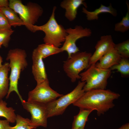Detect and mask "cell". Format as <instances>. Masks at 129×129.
I'll list each match as a JSON object with an SVG mask.
<instances>
[{"instance_id": "11", "label": "cell", "mask_w": 129, "mask_h": 129, "mask_svg": "<svg viewBox=\"0 0 129 129\" xmlns=\"http://www.w3.org/2000/svg\"><path fill=\"white\" fill-rule=\"evenodd\" d=\"M115 44L111 35L102 36L95 45V51L90 58L89 66L95 64L102 56L113 49Z\"/></svg>"}, {"instance_id": "22", "label": "cell", "mask_w": 129, "mask_h": 129, "mask_svg": "<svg viewBox=\"0 0 129 129\" xmlns=\"http://www.w3.org/2000/svg\"><path fill=\"white\" fill-rule=\"evenodd\" d=\"M126 3L127 8V12L121 20L115 24L114 30L116 31L124 32L129 29V4L128 1L126 2Z\"/></svg>"}, {"instance_id": "12", "label": "cell", "mask_w": 129, "mask_h": 129, "mask_svg": "<svg viewBox=\"0 0 129 129\" xmlns=\"http://www.w3.org/2000/svg\"><path fill=\"white\" fill-rule=\"evenodd\" d=\"M32 73L37 84H39L48 80L43 58L35 49L32 52Z\"/></svg>"}, {"instance_id": "16", "label": "cell", "mask_w": 129, "mask_h": 129, "mask_svg": "<svg viewBox=\"0 0 129 129\" xmlns=\"http://www.w3.org/2000/svg\"><path fill=\"white\" fill-rule=\"evenodd\" d=\"M9 63H5L0 69V100L6 96L9 90Z\"/></svg>"}, {"instance_id": "8", "label": "cell", "mask_w": 129, "mask_h": 129, "mask_svg": "<svg viewBox=\"0 0 129 129\" xmlns=\"http://www.w3.org/2000/svg\"><path fill=\"white\" fill-rule=\"evenodd\" d=\"M66 30L67 34L62 46L60 48L61 52H67L69 58L71 54L80 51L76 44L77 41L81 38L90 36L92 31L89 28H84L79 25L76 26L74 28H70Z\"/></svg>"}, {"instance_id": "20", "label": "cell", "mask_w": 129, "mask_h": 129, "mask_svg": "<svg viewBox=\"0 0 129 129\" xmlns=\"http://www.w3.org/2000/svg\"><path fill=\"white\" fill-rule=\"evenodd\" d=\"M7 103L2 99L0 100V117L5 118L10 123L16 122V115L15 110L11 107H8Z\"/></svg>"}, {"instance_id": "7", "label": "cell", "mask_w": 129, "mask_h": 129, "mask_svg": "<svg viewBox=\"0 0 129 129\" xmlns=\"http://www.w3.org/2000/svg\"><path fill=\"white\" fill-rule=\"evenodd\" d=\"M91 55L90 53L79 52L71 54L70 58L64 62V70L72 82H74L80 79V72L89 67Z\"/></svg>"}, {"instance_id": "28", "label": "cell", "mask_w": 129, "mask_h": 129, "mask_svg": "<svg viewBox=\"0 0 129 129\" xmlns=\"http://www.w3.org/2000/svg\"><path fill=\"white\" fill-rule=\"evenodd\" d=\"M9 7V1L7 0H0V7Z\"/></svg>"}, {"instance_id": "26", "label": "cell", "mask_w": 129, "mask_h": 129, "mask_svg": "<svg viewBox=\"0 0 129 129\" xmlns=\"http://www.w3.org/2000/svg\"><path fill=\"white\" fill-rule=\"evenodd\" d=\"M0 29L12 30L6 17L0 11Z\"/></svg>"}, {"instance_id": "23", "label": "cell", "mask_w": 129, "mask_h": 129, "mask_svg": "<svg viewBox=\"0 0 129 129\" xmlns=\"http://www.w3.org/2000/svg\"><path fill=\"white\" fill-rule=\"evenodd\" d=\"M16 125L11 127L9 129H34L30 119L25 118L17 114L16 118Z\"/></svg>"}, {"instance_id": "24", "label": "cell", "mask_w": 129, "mask_h": 129, "mask_svg": "<svg viewBox=\"0 0 129 129\" xmlns=\"http://www.w3.org/2000/svg\"><path fill=\"white\" fill-rule=\"evenodd\" d=\"M114 48L122 58L129 57V40L128 39L117 44H115Z\"/></svg>"}, {"instance_id": "1", "label": "cell", "mask_w": 129, "mask_h": 129, "mask_svg": "<svg viewBox=\"0 0 129 129\" xmlns=\"http://www.w3.org/2000/svg\"><path fill=\"white\" fill-rule=\"evenodd\" d=\"M120 96L109 90L92 89L85 92L73 104L80 108L96 110L100 116L113 108V101Z\"/></svg>"}, {"instance_id": "10", "label": "cell", "mask_w": 129, "mask_h": 129, "mask_svg": "<svg viewBox=\"0 0 129 129\" xmlns=\"http://www.w3.org/2000/svg\"><path fill=\"white\" fill-rule=\"evenodd\" d=\"M21 102L24 108L31 114V122L34 129L40 126L47 127L48 118L45 104L24 100Z\"/></svg>"}, {"instance_id": "31", "label": "cell", "mask_w": 129, "mask_h": 129, "mask_svg": "<svg viewBox=\"0 0 129 129\" xmlns=\"http://www.w3.org/2000/svg\"><path fill=\"white\" fill-rule=\"evenodd\" d=\"M73 129H84V127H81L75 128Z\"/></svg>"}, {"instance_id": "19", "label": "cell", "mask_w": 129, "mask_h": 129, "mask_svg": "<svg viewBox=\"0 0 129 129\" xmlns=\"http://www.w3.org/2000/svg\"><path fill=\"white\" fill-rule=\"evenodd\" d=\"M35 49L43 59L61 52L60 48L45 43L39 45Z\"/></svg>"}, {"instance_id": "29", "label": "cell", "mask_w": 129, "mask_h": 129, "mask_svg": "<svg viewBox=\"0 0 129 129\" xmlns=\"http://www.w3.org/2000/svg\"><path fill=\"white\" fill-rule=\"evenodd\" d=\"M116 129H129V124L127 123L124 124L120 128Z\"/></svg>"}, {"instance_id": "6", "label": "cell", "mask_w": 129, "mask_h": 129, "mask_svg": "<svg viewBox=\"0 0 129 129\" xmlns=\"http://www.w3.org/2000/svg\"><path fill=\"white\" fill-rule=\"evenodd\" d=\"M85 83V82L79 81L70 92L45 104L48 118L62 114L69 105L80 98L85 92L83 87Z\"/></svg>"}, {"instance_id": "32", "label": "cell", "mask_w": 129, "mask_h": 129, "mask_svg": "<svg viewBox=\"0 0 129 129\" xmlns=\"http://www.w3.org/2000/svg\"><path fill=\"white\" fill-rule=\"evenodd\" d=\"M1 45H2L1 44H0V48L1 47Z\"/></svg>"}, {"instance_id": "9", "label": "cell", "mask_w": 129, "mask_h": 129, "mask_svg": "<svg viewBox=\"0 0 129 129\" xmlns=\"http://www.w3.org/2000/svg\"><path fill=\"white\" fill-rule=\"evenodd\" d=\"M63 95L60 94L50 86L47 80L39 84L29 91L27 101L46 104L56 99Z\"/></svg>"}, {"instance_id": "30", "label": "cell", "mask_w": 129, "mask_h": 129, "mask_svg": "<svg viewBox=\"0 0 129 129\" xmlns=\"http://www.w3.org/2000/svg\"><path fill=\"white\" fill-rule=\"evenodd\" d=\"M2 58L1 56H0V69L2 66L3 65L2 64Z\"/></svg>"}, {"instance_id": "15", "label": "cell", "mask_w": 129, "mask_h": 129, "mask_svg": "<svg viewBox=\"0 0 129 129\" xmlns=\"http://www.w3.org/2000/svg\"><path fill=\"white\" fill-rule=\"evenodd\" d=\"M82 12L86 14L88 20L90 21L98 20L99 15L102 13H109L114 16H116L117 14L116 10L113 7L111 3L108 6L101 4L99 7L93 11H89L83 7Z\"/></svg>"}, {"instance_id": "4", "label": "cell", "mask_w": 129, "mask_h": 129, "mask_svg": "<svg viewBox=\"0 0 129 129\" xmlns=\"http://www.w3.org/2000/svg\"><path fill=\"white\" fill-rule=\"evenodd\" d=\"M111 71L110 69L97 67L95 64L90 65L86 71L80 74L81 81L86 83L83 87L85 91L92 89H106Z\"/></svg>"}, {"instance_id": "27", "label": "cell", "mask_w": 129, "mask_h": 129, "mask_svg": "<svg viewBox=\"0 0 129 129\" xmlns=\"http://www.w3.org/2000/svg\"><path fill=\"white\" fill-rule=\"evenodd\" d=\"M11 127L10 122L6 119L0 120V129H9Z\"/></svg>"}, {"instance_id": "18", "label": "cell", "mask_w": 129, "mask_h": 129, "mask_svg": "<svg viewBox=\"0 0 129 129\" xmlns=\"http://www.w3.org/2000/svg\"><path fill=\"white\" fill-rule=\"evenodd\" d=\"M78 113L74 116L72 124V129L84 127L86 123L88 121V117L93 110H91L80 108Z\"/></svg>"}, {"instance_id": "25", "label": "cell", "mask_w": 129, "mask_h": 129, "mask_svg": "<svg viewBox=\"0 0 129 129\" xmlns=\"http://www.w3.org/2000/svg\"><path fill=\"white\" fill-rule=\"evenodd\" d=\"M13 32L12 30L0 29V44L5 47H7L11 36Z\"/></svg>"}, {"instance_id": "5", "label": "cell", "mask_w": 129, "mask_h": 129, "mask_svg": "<svg viewBox=\"0 0 129 129\" xmlns=\"http://www.w3.org/2000/svg\"><path fill=\"white\" fill-rule=\"evenodd\" d=\"M9 1V7L19 14L24 25L32 32V26L37 22L43 13L41 6L32 2L25 5L19 0H10Z\"/></svg>"}, {"instance_id": "2", "label": "cell", "mask_w": 129, "mask_h": 129, "mask_svg": "<svg viewBox=\"0 0 129 129\" xmlns=\"http://www.w3.org/2000/svg\"><path fill=\"white\" fill-rule=\"evenodd\" d=\"M27 56L25 51L22 49L15 48L11 49L8 52L6 59L10 61L11 72L9 78V89L6 98H8L11 93L14 91L17 94L21 102L23 100L19 93L18 85L21 73L27 65Z\"/></svg>"}, {"instance_id": "17", "label": "cell", "mask_w": 129, "mask_h": 129, "mask_svg": "<svg viewBox=\"0 0 129 129\" xmlns=\"http://www.w3.org/2000/svg\"><path fill=\"white\" fill-rule=\"evenodd\" d=\"M0 11L6 17L10 26L15 27L24 25V23L17 13L9 7L0 8Z\"/></svg>"}, {"instance_id": "3", "label": "cell", "mask_w": 129, "mask_h": 129, "mask_svg": "<svg viewBox=\"0 0 129 129\" xmlns=\"http://www.w3.org/2000/svg\"><path fill=\"white\" fill-rule=\"evenodd\" d=\"M56 7H54L51 15L48 22L40 26L34 25L32 32L38 31L43 32L45 35L43 39L45 43L53 45L58 48L64 43L67 34L66 30L61 25L59 24L55 17Z\"/></svg>"}, {"instance_id": "14", "label": "cell", "mask_w": 129, "mask_h": 129, "mask_svg": "<svg viewBox=\"0 0 129 129\" xmlns=\"http://www.w3.org/2000/svg\"><path fill=\"white\" fill-rule=\"evenodd\" d=\"M121 58L114 48L102 56L99 60V62L95 64V65L101 68L110 69L118 64Z\"/></svg>"}, {"instance_id": "13", "label": "cell", "mask_w": 129, "mask_h": 129, "mask_svg": "<svg viewBox=\"0 0 129 129\" xmlns=\"http://www.w3.org/2000/svg\"><path fill=\"white\" fill-rule=\"evenodd\" d=\"M84 0H64L60 3V5L65 10V16L69 21H72L76 18L78 8L83 5L86 8L87 6Z\"/></svg>"}, {"instance_id": "21", "label": "cell", "mask_w": 129, "mask_h": 129, "mask_svg": "<svg viewBox=\"0 0 129 129\" xmlns=\"http://www.w3.org/2000/svg\"><path fill=\"white\" fill-rule=\"evenodd\" d=\"M111 70H116L122 76H127L129 75V61L128 58H121L117 64L112 66Z\"/></svg>"}]
</instances>
